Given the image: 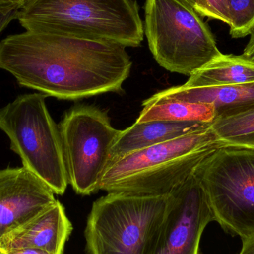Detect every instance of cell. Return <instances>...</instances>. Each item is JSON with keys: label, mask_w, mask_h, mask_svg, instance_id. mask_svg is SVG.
Returning <instances> with one entry per match:
<instances>
[{"label": "cell", "mask_w": 254, "mask_h": 254, "mask_svg": "<svg viewBox=\"0 0 254 254\" xmlns=\"http://www.w3.org/2000/svg\"><path fill=\"white\" fill-rule=\"evenodd\" d=\"M107 40L25 31L0 42V69L19 86L60 100L121 92L132 62Z\"/></svg>", "instance_id": "1"}, {"label": "cell", "mask_w": 254, "mask_h": 254, "mask_svg": "<svg viewBox=\"0 0 254 254\" xmlns=\"http://www.w3.org/2000/svg\"><path fill=\"white\" fill-rule=\"evenodd\" d=\"M224 142L211 128L127 154L109 163L99 190L108 193L168 195Z\"/></svg>", "instance_id": "2"}, {"label": "cell", "mask_w": 254, "mask_h": 254, "mask_svg": "<svg viewBox=\"0 0 254 254\" xmlns=\"http://www.w3.org/2000/svg\"><path fill=\"white\" fill-rule=\"evenodd\" d=\"M25 31L137 47L144 28L134 0H31L18 13Z\"/></svg>", "instance_id": "3"}, {"label": "cell", "mask_w": 254, "mask_h": 254, "mask_svg": "<svg viewBox=\"0 0 254 254\" xmlns=\"http://www.w3.org/2000/svg\"><path fill=\"white\" fill-rule=\"evenodd\" d=\"M169 194L108 193L92 204L86 254H151L167 216Z\"/></svg>", "instance_id": "4"}, {"label": "cell", "mask_w": 254, "mask_h": 254, "mask_svg": "<svg viewBox=\"0 0 254 254\" xmlns=\"http://www.w3.org/2000/svg\"><path fill=\"white\" fill-rule=\"evenodd\" d=\"M47 95L24 94L0 108V129L19 155L22 167L40 178L57 195L68 185L59 127L46 104Z\"/></svg>", "instance_id": "5"}, {"label": "cell", "mask_w": 254, "mask_h": 254, "mask_svg": "<svg viewBox=\"0 0 254 254\" xmlns=\"http://www.w3.org/2000/svg\"><path fill=\"white\" fill-rule=\"evenodd\" d=\"M144 29L154 58L170 72L190 77L222 53L202 16L179 0H146Z\"/></svg>", "instance_id": "6"}, {"label": "cell", "mask_w": 254, "mask_h": 254, "mask_svg": "<svg viewBox=\"0 0 254 254\" xmlns=\"http://www.w3.org/2000/svg\"><path fill=\"white\" fill-rule=\"evenodd\" d=\"M194 175L224 231L242 239L254 235V146L223 143Z\"/></svg>", "instance_id": "7"}, {"label": "cell", "mask_w": 254, "mask_h": 254, "mask_svg": "<svg viewBox=\"0 0 254 254\" xmlns=\"http://www.w3.org/2000/svg\"><path fill=\"white\" fill-rule=\"evenodd\" d=\"M58 127L68 184L80 195L99 190L120 130L112 126L106 112L89 105L77 106L65 113Z\"/></svg>", "instance_id": "8"}, {"label": "cell", "mask_w": 254, "mask_h": 254, "mask_svg": "<svg viewBox=\"0 0 254 254\" xmlns=\"http://www.w3.org/2000/svg\"><path fill=\"white\" fill-rule=\"evenodd\" d=\"M214 221L202 187L195 175L169 194V205L151 254H199L206 227Z\"/></svg>", "instance_id": "9"}, {"label": "cell", "mask_w": 254, "mask_h": 254, "mask_svg": "<svg viewBox=\"0 0 254 254\" xmlns=\"http://www.w3.org/2000/svg\"><path fill=\"white\" fill-rule=\"evenodd\" d=\"M55 195L25 167L0 170V240L54 204Z\"/></svg>", "instance_id": "10"}, {"label": "cell", "mask_w": 254, "mask_h": 254, "mask_svg": "<svg viewBox=\"0 0 254 254\" xmlns=\"http://www.w3.org/2000/svg\"><path fill=\"white\" fill-rule=\"evenodd\" d=\"M72 229L64 206L57 200L40 214L2 237L0 248L4 252L36 249L51 254H63Z\"/></svg>", "instance_id": "11"}, {"label": "cell", "mask_w": 254, "mask_h": 254, "mask_svg": "<svg viewBox=\"0 0 254 254\" xmlns=\"http://www.w3.org/2000/svg\"><path fill=\"white\" fill-rule=\"evenodd\" d=\"M167 101L211 104L216 119L254 110V82L219 87H194L183 84L161 91L143 101L142 106Z\"/></svg>", "instance_id": "12"}, {"label": "cell", "mask_w": 254, "mask_h": 254, "mask_svg": "<svg viewBox=\"0 0 254 254\" xmlns=\"http://www.w3.org/2000/svg\"><path fill=\"white\" fill-rule=\"evenodd\" d=\"M210 125L201 122L168 121L135 122L126 129L119 131L112 147L109 163L131 152L204 129Z\"/></svg>", "instance_id": "13"}, {"label": "cell", "mask_w": 254, "mask_h": 254, "mask_svg": "<svg viewBox=\"0 0 254 254\" xmlns=\"http://www.w3.org/2000/svg\"><path fill=\"white\" fill-rule=\"evenodd\" d=\"M254 82V58L221 53L189 77L187 86L219 87Z\"/></svg>", "instance_id": "14"}, {"label": "cell", "mask_w": 254, "mask_h": 254, "mask_svg": "<svg viewBox=\"0 0 254 254\" xmlns=\"http://www.w3.org/2000/svg\"><path fill=\"white\" fill-rule=\"evenodd\" d=\"M216 119V110L211 104L167 101L143 107L136 122L168 121L212 124Z\"/></svg>", "instance_id": "15"}, {"label": "cell", "mask_w": 254, "mask_h": 254, "mask_svg": "<svg viewBox=\"0 0 254 254\" xmlns=\"http://www.w3.org/2000/svg\"><path fill=\"white\" fill-rule=\"evenodd\" d=\"M211 128L225 143L254 146V110L216 119L211 124Z\"/></svg>", "instance_id": "16"}, {"label": "cell", "mask_w": 254, "mask_h": 254, "mask_svg": "<svg viewBox=\"0 0 254 254\" xmlns=\"http://www.w3.org/2000/svg\"><path fill=\"white\" fill-rule=\"evenodd\" d=\"M230 16V35L243 38L254 28V0H226Z\"/></svg>", "instance_id": "17"}, {"label": "cell", "mask_w": 254, "mask_h": 254, "mask_svg": "<svg viewBox=\"0 0 254 254\" xmlns=\"http://www.w3.org/2000/svg\"><path fill=\"white\" fill-rule=\"evenodd\" d=\"M195 10L202 17L221 21L230 25L226 0H194Z\"/></svg>", "instance_id": "18"}, {"label": "cell", "mask_w": 254, "mask_h": 254, "mask_svg": "<svg viewBox=\"0 0 254 254\" xmlns=\"http://www.w3.org/2000/svg\"><path fill=\"white\" fill-rule=\"evenodd\" d=\"M19 11L14 7H0V33L11 21L17 19Z\"/></svg>", "instance_id": "19"}, {"label": "cell", "mask_w": 254, "mask_h": 254, "mask_svg": "<svg viewBox=\"0 0 254 254\" xmlns=\"http://www.w3.org/2000/svg\"><path fill=\"white\" fill-rule=\"evenodd\" d=\"M31 0H0V7H14L20 10Z\"/></svg>", "instance_id": "20"}, {"label": "cell", "mask_w": 254, "mask_h": 254, "mask_svg": "<svg viewBox=\"0 0 254 254\" xmlns=\"http://www.w3.org/2000/svg\"><path fill=\"white\" fill-rule=\"evenodd\" d=\"M243 246L238 254H254V235L242 239Z\"/></svg>", "instance_id": "21"}, {"label": "cell", "mask_w": 254, "mask_h": 254, "mask_svg": "<svg viewBox=\"0 0 254 254\" xmlns=\"http://www.w3.org/2000/svg\"><path fill=\"white\" fill-rule=\"evenodd\" d=\"M6 254H51L46 251L36 249H19L5 252Z\"/></svg>", "instance_id": "22"}, {"label": "cell", "mask_w": 254, "mask_h": 254, "mask_svg": "<svg viewBox=\"0 0 254 254\" xmlns=\"http://www.w3.org/2000/svg\"><path fill=\"white\" fill-rule=\"evenodd\" d=\"M243 55L249 58H254V28L252 34H250V40L246 45Z\"/></svg>", "instance_id": "23"}, {"label": "cell", "mask_w": 254, "mask_h": 254, "mask_svg": "<svg viewBox=\"0 0 254 254\" xmlns=\"http://www.w3.org/2000/svg\"><path fill=\"white\" fill-rule=\"evenodd\" d=\"M179 1H182L184 4H187V5L190 6V7L195 8V2L194 0H179ZM195 10V9H194Z\"/></svg>", "instance_id": "24"}, {"label": "cell", "mask_w": 254, "mask_h": 254, "mask_svg": "<svg viewBox=\"0 0 254 254\" xmlns=\"http://www.w3.org/2000/svg\"><path fill=\"white\" fill-rule=\"evenodd\" d=\"M0 254H6V252L0 248Z\"/></svg>", "instance_id": "25"}]
</instances>
